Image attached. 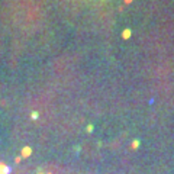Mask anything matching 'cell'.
<instances>
[{"label": "cell", "mask_w": 174, "mask_h": 174, "mask_svg": "<svg viewBox=\"0 0 174 174\" xmlns=\"http://www.w3.org/2000/svg\"><path fill=\"white\" fill-rule=\"evenodd\" d=\"M10 168L9 167H5V165H0V174H9Z\"/></svg>", "instance_id": "1"}]
</instances>
